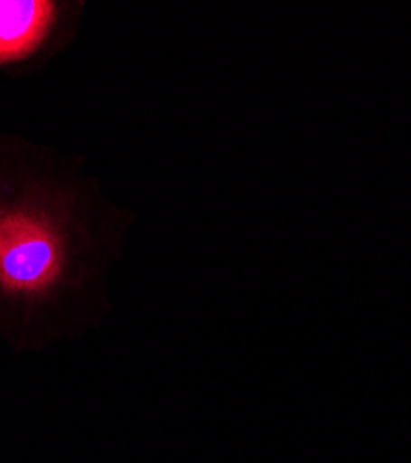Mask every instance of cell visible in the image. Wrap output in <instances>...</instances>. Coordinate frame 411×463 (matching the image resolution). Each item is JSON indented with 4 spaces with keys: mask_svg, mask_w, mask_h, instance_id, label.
Listing matches in <instances>:
<instances>
[{
    "mask_svg": "<svg viewBox=\"0 0 411 463\" xmlns=\"http://www.w3.org/2000/svg\"><path fill=\"white\" fill-rule=\"evenodd\" d=\"M132 221L84 156L0 130V335L14 351L98 326Z\"/></svg>",
    "mask_w": 411,
    "mask_h": 463,
    "instance_id": "cell-1",
    "label": "cell"
},
{
    "mask_svg": "<svg viewBox=\"0 0 411 463\" xmlns=\"http://www.w3.org/2000/svg\"><path fill=\"white\" fill-rule=\"evenodd\" d=\"M86 3L0 0V71H42L77 40Z\"/></svg>",
    "mask_w": 411,
    "mask_h": 463,
    "instance_id": "cell-2",
    "label": "cell"
}]
</instances>
